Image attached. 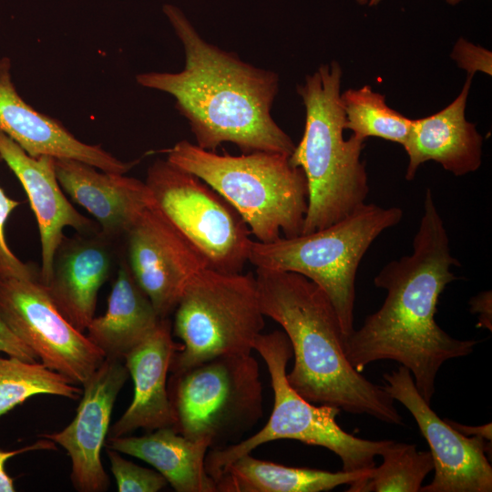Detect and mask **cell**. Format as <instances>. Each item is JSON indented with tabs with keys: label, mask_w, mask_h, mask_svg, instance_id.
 <instances>
[{
	"label": "cell",
	"mask_w": 492,
	"mask_h": 492,
	"mask_svg": "<svg viewBox=\"0 0 492 492\" xmlns=\"http://www.w3.org/2000/svg\"><path fill=\"white\" fill-rule=\"evenodd\" d=\"M450 266L460 262L451 255L447 231L427 189L412 253L388 262L374 277V285L386 291L384 301L343 343L357 372L376 361H395L411 372L418 392L431 403L441 366L471 354L478 343L454 338L435 320L440 294L457 279Z\"/></svg>",
	"instance_id": "cell-1"
},
{
	"label": "cell",
	"mask_w": 492,
	"mask_h": 492,
	"mask_svg": "<svg viewBox=\"0 0 492 492\" xmlns=\"http://www.w3.org/2000/svg\"><path fill=\"white\" fill-rule=\"evenodd\" d=\"M163 12L183 46L185 67L178 73L138 74V84L174 97L203 149L232 143L242 153L291 156L295 144L271 115L278 75L208 43L175 5H165Z\"/></svg>",
	"instance_id": "cell-2"
},
{
	"label": "cell",
	"mask_w": 492,
	"mask_h": 492,
	"mask_svg": "<svg viewBox=\"0 0 492 492\" xmlns=\"http://www.w3.org/2000/svg\"><path fill=\"white\" fill-rule=\"evenodd\" d=\"M255 277L263 315L281 325L292 345L294 363L286 376L300 395L314 405L404 425L384 387L347 360L339 319L319 286L291 272L256 269Z\"/></svg>",
	"instance_id": "cell-3"
},
{
	"label": "cell",
	"mask_w": 492,
	"mask_h": 492,
	"mask_svg": "<svg viewBox=\"0 0 492 492\" xmlns=\"http://www.w3.org/2000/svg\"><path fill=\"white\" fill-rule=\"evenodd\" d=\"M342 77L341 66L332 61L297 86L305 108V126L290 161L303 170L308 184L302 234L343 220L365 203L369 193L365 164L361 160L365 139L354 135L343 138Z\"/></svg>",
	"instance_id": "cell-4"
},
{
	"label": "cell",
	"mask_w": 492,
	"mask_h": 492,
	"mask_svg": "<svg viewBox=\"0 0 492 492\" xmlns=\"http://www.w3.org/2000/svg\"><path fill=\"white\" fill-rule=\"evenodd\" d=\"M167 160L207 183L241 216L254 240L271 242L302 234L308 207L303 170L290 156L268 151L218 154L187 140Z\"/></svg>",
	"instance_id": "cell-5"
},
{
	"label": "cell",
	"mask_w": 492,
	"mask_h": 492,
	"mask_svg": "<svg viewBox=\"0 0 492 492\" xmlns=\"http://www.w3.org/2000/svg\"><path fill=\"white\" fill-rule=\"evenodd\" d=\"M402 218L398 207L364 203L343 220L311 233L271 242L252 240L248 261L256 269L301 274L319 286L331 301L346 341L354 330L359 264L373 241Z\"/></svg>",
	"instance_id": "cell-6"
},
{
	"label": "cell",
	"mask_w": 492,
	"mask_h": 492,
	"mask_svg": "<svg viewBox=\"0 0 492 492\" xmlns=\"http://www.w3.org/2000/svg\"><path fill=\"white\" fill-rule=\"evenodd\" d=\"M253 350L264 360L273 391V406L265 425L253 436L235 444L209 449L205 457L207 473L214 479L231 462L256 447L279 439H292L324 447L339 456L344 471L367 470L375 466V457L392 440L356 437L336 422L340 408L315 405L300 395L287 380V364L292 356L290 341L283 331L261 333Z\"/></svg>",
	"instance_id": "cell-7"
},
{
	"label": "cell",
	"mask_w": 492,
	"mask_h": 492,
	"mask_svg": "<svg viewBox=\"0 0 492 492\" xmlns=\"http://www.w3.org/2000/svg\"><path fill=\"white\" fill-rule=\"evenodd\" d=\"M171 374L173 428L189 439L221 448L241 441L262 417V384L251 354L219 355Z\"/></svg>",
	"instance_id": "cell-8"
},
{
	"label": "cell",
	"mask_w": 492,
	"mask_h": 492,
	"mask_svg": "<svg viewBox=\"0 0 492 492\" xmlns=\"http://www.w3.org/2000/svg\"><path fill=\"white\" fill-rule=\"evenodd\" d=\"M264 317L255 275L202 269L174 311L172 332L181 348L172 358L170 373L219 355L251 354Z\"/></svg>",
	"instance_id": "cell-9"
},
{
	"label": "cell",
	"mask_w": 492,
	"mask_h": 492,
	"mask_svg": "<svg viewBox=\"0 0 492 492\" xmlns=\"http://www.w3.org/2000/svg\"><path fill=\"white\" fill-rule=\"evenodd\" d=\"M147 184L157 208L204 256L209 267L241 272L252 241L239 212L197 176L159 159Z\"/></svg>",
	"instance_id": "cell-10"
},
{
	"label": "cell",
	"mask_w": 492,
	"mask_h": 492,
	"mask_svg": "<svg viewBox=\"0 0 492 492\" xmlns=\"http://www.w3.org/2000/svg\"><path fill=\"white\" fill-rule=\"evenodd\" d=\"M0 316L47 368L83 384L104 354L59 313L36 279L0 278Z\"/></svg>",
	"instance_id": "cell-11"
},
{
	"label": "cell",
	"mask_w": 492,
	"mask_h": 492,
	"mask_svg": "<svg viewBox=\"0 0 492 492\" xmlns=\"http://www.w3.org/2000/svg\"><path fill=\"white\" fill-rule=\"evenodd\" d=\"M383 378L384 389L411 413L430 447L435 476L420 492H491L492 466L486 455L491 453V442L466 436L441 419L406 367L399 365Z\"/></svg>",
	"instance_id": "cell-12"
},
{
	"label": "cell",
	"mask_w": 492,
	"mask_h": 492,
	"mask_svg": "<svg viewBox=\"0 0 492 492\" xmlns=\"http://www.w3.org/2000/svg\"><path fill=\"white\" fill-rule=\"evenodd\" d=\"M129 270L161 319L169 318L190 281L209 267L204 256L169 221L152 196L126 233Z\"/></svg>",
	"instance_id": "cell-13"
},
{
	"label": "cell",
	"mask_w": 492,
	"mask_h": 492,
	"mask_svg": "<svg viewBox=\"0 0 492 492\" xmlns=\"http://www.w3.org/2000/svg\"><path fill=\"white\" fill-rule=\"evenodd\" d=\"M124 360L105 358L82 384L74 419L63 430L43 434L62 446L71 459L70 478L80 492L107 491L110 481L101 462L117 396L128 377Z\"/></svg>",
	"instance_id": "cell-14"
},
{
	"label": "cell",
	"mask_w": 492,
	"mask_h": 492,
	"mask_svg": "<svg viewBox=\"0 0 492 492\" xmlns=\"http://www.w3.org/2000/svg\"><path fill=\"white\" fill-rule=\"evenodd\" d=\"M0 158L22 184L35 213L41 246L39 281L47 284L54 260L62 243L64 229L87 231L92 221L78 212L62 191L55 170V158L31 157L11 138L0 131Z\"/></svg>",
	"instance_id": "cell-15"
},
{
	"label": "cell",
	"mask_w": 492,
	"mask_h": 492,
	"mask_svg": "<svg viewBox=\"0 0 492 492\" xmlns=\"http://www.w3.org/2000/svg\"><path fill=\"white\" fill-rule=\"evenodd\" d=\"M0 131L31 157L71 159L120 174L128 172L136 163L121 161L99 145L78 140L59 122L25 102L13 84L11 61L7 57L0 59Z\"/></svg>",
	"instance_id": "cell-16"
},
{
	"label": "cell",
	"mask_w": 492,
	"mask_h": 492,
	"mask_svg": "<svg viewBox=\"0 0 492 492\" xmlns=\"http://www.w3.org/2000/svg\"><path fill=\"white\" fill-rule=\"evenodd\" d=\"M181 348L172 338L169 318L162 319L157 329L124 357V364L133 381V398L115 424L109 436H128L137 429L150 432L173 427L176 419L169 397L168 373L172 358Z\"/></svg>",
	"instance_id": "cell-17"
},
{
	"label": "cell",
	"mask_w": 492,
	"mask_h": 492,
	"mask_svg": "<svg viewBox=\"0 0 492 492\" xmlns=\"http://www.w3.org/2000/svg\"><path fill=\"white\" fill-rule=\"evenodd\" d=\"M467 78L456 99L442 110L412 119L404 149L408 157L405 179L412 180L421 164L434 160L455 176L475 172L482 162L483 138L465 110L471 86Z\"/></svg>",
	"instance_id": "cell-18"
},
{
	"label": "cell",
	"mask_w": 492,
	"mask_h": 492,
	"mask_svg": "<svg viewBox=\"0 0 492 492\" xmlns=\"http://www.w3.org/2000/svg\"><path fill=\"white\" fill-rule=\"evenodd\" d=\"M71 159H55L61 188L99 223L106 237L126 234L151 200L145 183Z\"/></svg>",
	"instance_id": "cell-19"
},
{
	"label": "cell",
	"mask_w": 492,
	"mask_h": 492,
	"mask_svg": "<svg viewBox=\"0 0 492 492\" xmlns=\"http://www.w3.org/2000/svg\"><path fill=\"white\" fill-rule=\"evenodd\" d=\"M110 266V253L98 240L64 238L56 251L51 279L44 285L59 313L79 332L85 333L94 318Z\"/></svg>",
	"instance_id": "cell-20"
},
{
	"label": "cell",
	"mask_w": 492,
	"mask_h": 492,
	"mask_svg": "<svg viewBox=\"0 0 492 492\" xmlns=\"http://www.w3.org/2000/svg\"><path fill=\"white\" fill-rule=\"evenodd\" d=\"M105 447L147 462L177 492L217 491L205 468L206 440H191L173 427H161L139 436L108 437Z\"/></svg>",
	"instance_id": "cell-21"
},
{
	"label": "cell",
	"mask_w": 492,
	"mask_h": 492,
	"mask_svg": "<svg viewBox=\"0 0 492 492\" xmlns=\"http://www.w3.org/2000/svg\"><path fill=\"white\" fill-rule=\"evenodd\" d=\"M161 320L128 265L122 262L108 298V309L103 315L93 318L86 335L106 358L124 360Z\"/></svg>",
	"instance_id": "cell-22"
},
{
	"label": "cell",
	"mask_w": 492,
	"mask_h": 492,
	"mask_svg": "<svg viewBox=\"0 0 492 492\" xmlns=\"http://www.w3.org/2000/svg\"><path fill=\"white\" fill-rule=\"evenodd\" d=\"M369 470L330 472L293 467L246 454L228 465L215 483L220 492H322L351 486L366 478Z\"/></svg>",
	"instance_id": "cell-23"
},
{
	"label": "cell",
	"mask_w": 492,
	"mask_h": 492,
	"mask_svg": "<svg viewBox=\"0 0 492 492\" xmlns=\"http://www.w3.org/2000/svg\"><path fill=\"white\" fill-rule=\"evenodd\" d=\"M383 463L369 470L365 479L349 486L348 492H420L434 470L430 451H418L414 444L394 440L381 454Z\"/></svg>",
	"instance_id": "cell-24"
},
{
	"label": "cell",
	"mask_w": 492,
	"mask_h": 492,
	"mask_svg": "<svg viewBox=\"0 0 492 492\" xmlns=\"http://www.w3.org/2000/svg\"><path fill=\"white\" fill-rule=\"evenodd\" d=\"M52 395L77 400L82 390L42 363L0 357V417L31 396Z\"/></svg>",
	"instance_id": "cell-25"
},
{
	"label": "cell",
	"mask_w": 492,
	"mask_h": 492,
	"mask_svg": "<svg viewBox=\"0 0 492 492\" xmlns=\"http://www.w3.org/2000/svg\"><path fill=\"white\" fill-rule=\"evenodd\" d=\"M384 98L369 86L341 93L345 129L363 139L376 137L404 146L412 119L389 108Z\"/></svg>",
	"instance_id": "cell-26"
},
{
	"label": "cell",
	"mask_w": 492,
	"mask_h": 492,
	"mask_svg": "<svg viewBox=\"0 0 492 492\" xmlns=\"http://www.w3.org/2000/svg\"><path fill=\"white\" fill-rule=\"evenodd\" d=\"M107 452L118 492H158L167 487L158 471L138 466L116 450L107 448Z\"/></svg>",
	"instance_id": "cell-27"
},
{
	"label": "cell",
	"mask_w": 492,
	"mask_h": 492,
	"mask_svg": "<svg viewBox=\"0 0 492 492\" xmlns=\"http://www.w3.org/2000/svg\"><path fill=\"white\" fill-rule=\"evenodd\" d=\"M19 204L18 200L7 197L0 188V278L28 279L36 277L34 271L13 253L5 240V222Z\"/></svg>",
	"instance_id": "cell-28"
},
{
	"label": "cell",
	"mask_w": 492,
	"mask_h": 492,
	"mask_svg": "<svg viewBox=\"0 0 492 492\" xmlns=\"http://www.w3.org/2000/svg\"><path fill=\"white\" fill-rule=\"evenodd\" d=\"M452 58L458 67L465 69L468 76L473 77L477 71L491 76V52L481 46H475L465 39H459L454 46Z\"/></svg>",
	"instance_id": "cell-29"
},
{
	"label": "cell",
	"mask_w": 492,
	"mask_h": 492,
	"mask_svg": "<svg viewBox=\"0 0 492 492\" xmlns=\"http://www.w3.org/2000/svg\"><path fill=\"white\" fill-rule=\"evenodd\" d=\"M56 449V444L47 438H42L38 441L15 450H0V492H14L15 486L13 478L5 471L6 461L19 454L36 451V450H54Z\"/></svg>",
	"instance_id": "cell-30"
},
{
	"label": "cell",
	"mask_w": 492,
	"mask_h": 492,
	"mask_svg": "<svg viewBox=\"0 0 492 492\" xmlns=\"http://www.w3.org/2000/svg\"><path fill=\"white\" fill-rule=\"evenodd\" d=\"M0 353L27 362H36V354L23 343L0 316Z\"/></svg>",
	"instance_id": "cell-31"
},
{
	"label": "cell",
	"mask_w": 492,
	"mask_h": 492,
	"mask_svg": "<svg viewBox=\"0 0 492 492\" xmlns=\"http://www.w3.org/2000/svg\"><path fill=\"white\" fill-rule=\"evenodd\" d=\"M470 311L478 314V327L492 330V296L491 291L478 293L470 300Z\"/></svg>",
	"instance_id": "cell-32"
},
{
	"label": "cell",
	"mask_w": 492,
	"mask_h": 492,
	"mask_svg": "<svg viewBox=\"0 0 492 492\" xmlns=\"http://www.w3.org/2000/svg\"><path fill=\"white\" fill-rule=\"evenodd\" d=\"M454 429L466 436H479L489 442L492 440V424L483 425H466L449 419H445Z\"/></svg>",
	"instance_id": "cell-33"
},
{
	"label": "cell",
	"mask_w": 492,
	"mask_h": 492,
	"mask_svg": "<svg viewBox=\"0 0 492 492\" xmlns=\"http://www.w3.org/2000/svg\"><path fill=\"white\" fill-rule=\"evenodd\" d=\"M357 1L361 5L368 4L369 5H374L378 4L381 0H357Z\"/></svg>",
	"instance_id": "cell-34"
},
{
	"label": "cell",
	"mask_w": 492,
	"mask_h": 492,
	"mask_svg": "<svg viewBox=\"0 0 492 492\" xmlns=\"http://www.w3.org/2000/svg\"><path fill=\"white\" fill-rule=\"evenodd\" d=\"M447 3L451 4V5H456L457 4L458 2H460L461 0H446Z\"/></svg>",
	"instance_id": "cell-35"
}]
</instances>
